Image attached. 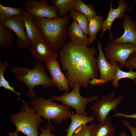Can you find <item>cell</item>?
Returning <instances> with one entry per match:
<instances>
[{"label": "cell", "instance_id": "cell-6", "mask_svg": "<svg viewBox=\"0 0 136 136\" xmlns=\"http://www.w3.org/2000/svg\"><path fill=\"white\" fill-rule=\"evenodd\" d=\"M81 87L79 83H75L72 90L70 92H64L59 96L52 95L51 98L53 100L61 101L62 104L73 108L76 112L79 115L87 116L88 114L85 111L86 106L89 103L95 101L99 97L96 95L89 98L82 96L79 92Z\"/></svg>", "mask_w": 136, "mask_h": 136}, {"label": "cell", "instance_id": "cell-9", "mask_svg": "<svg viewBox=\"0 0 136 136\" xmlns=\"http://www.w3.org/2000/svg\"><path fill=\"white\" fill-rule=\"evenodd\" d=\"M46 0H28L24 3L25 11L33 16L52 19L59 17L54 6L48 5Z\"/></svg>", "mask_w": 136, "mask_h": 136}, {"label": "cell", "instance_id": "cell-15", "mask_svg": "<svg viewBox=\"0 0 136 136\" xmlns=\"http://www.w3.org/2000/svg\"><path fill=\"white\" fill-rule=\"evenodd\" d=\"M122 25L124 32L121 37L113 38L111 42L114 43H130L136 46V25L135 23L127 14L124 15Z\"/></svg>", "mask_w": 136, "mask_h": 136}, {"label": "cell", "instance_id": "cell-18", "mask_svg": "<svg viewBox=\"0 0 136 136\" xmlns=\"http://www.w3.org/2000/svg\"><path fill=\"white\" fill-rule=\"evenodd\" d=\"M115 129L107 117L103 123L94 124L91 130V136H115Z\"/></svg>", "mask_w": 136, "mask_h": 136}, {"label": "cell", "instance_id": "cell-1", "mask_svg": "<svg viewBox=\"0 0 136 136\" xmlns=\"http://www.w3.org/2000/svg\"><path fill=\"white\" fill-rule=\"evenodd\" d=\"M88 47L75 44L70 41L59 52L61 69L65 71L71 88L76 83L87 88L91 80L98 78L97 58L95 57L96 50L94 47Z\"/></svg>", "mask_w": 136, "mask_h": 136}, {"label": "cell", "instance_id": "cell-30", "mask_svg": "<svg viewBox=\"0 0 136 136\" xmlns=\"http://www.w3.org/2000/svg\"><path fill=\"white\" fill-rule=\"evenodd\" d=\"M40 129L41 133L39 136H57L54 133H51L50 127L49 124H47V127L46 129L41 128Z\"/></svg>", "mask_w": 136, "mask_h": 136}, {"label": "cell", "instance_id": "cell-20", "mask_svg": "<svg viewBox=\"0 0 136 136\" xmlns=\"http://www.w3.org/2000/svg\"><path fill=\"white\" fill-rule=\"evenodd\" d=\"M88 20V33L89 35L88 39L90 45L96 40V35L101 28L104 21L103 17L100 15Z\"/></svg>", "mask_w": 136, "mask_h": 136}, {"label": "cell", "instance_id": "cell-27", "mask_svg": "<svg viewBox=\"0 0 136 136\" xmlns=\"http://www.w3.org/2000/svg\"><path fill=\"white\" fill-rule=\"evenodd\" d=\"M128 78L134 81L136 79V72L132 71L126 72L117 67L115 73V77L112 81V84L115 88H117L119 85V81L121 79Z\"/></svg>", "mask_w": 136, "mask_h": 136}, {"label": "cell", "instance_id": "cell-31", "mask_svg": "<svg viewBox=\"0 0 136 136\" xmlns=\"http://www.w3.org/2000/svg\"><path fill=\"white\" fill-rule=\"evenodd\" d=\"M122 123L129 129L131 133L132 136H136V124L135 126L133 127L131 126L127 121L125 120H122Z\"/></svg>", "mask_w": 136, "mask_h": 136}, {"label": "cell", "instance_id": "cell-11", "mask_svg": "<svg viewBox=\"0 0 136 136\" xmlns=\"http://www.w3.org/2000/svg\"><path fill=\"white\" fill-rule=\"evenodd\" d=\"M1 23L15 33L17 37L16 44L19 48L23 49L30 47L31 45L24 30L22 14L7 19Z\"/></svg>", "mask_w": 136, "mask_h": 136}, {"label": "cell", "instance_id": "cell-10", "mask_svg": "<svg viewBox=\"0 0 136 136\" xmlns=\"http://www.w3.org/2000/svg\"><path fill=\"white\" fill-rule=\"evenodd\" d=\"M97 45L99 53L97 63L99 73V79L103 85L112 81L117 68L122 67L120 64L118 65V63L112 64L107 61L102 51L101 40Z\"/></svg>", "mask_w": 136, "mask_h": 136}, {"label": "cell", "instance_id": "cell-4", "mask_svg": "<svg viewBox=\"0 0 136 136\" xmlns=\"http://www.w3.org/2000/svg\"><path fill=\"white\" fill-rule=\"evenodd\" d=\"M53 100L51 98L39 97L29 101L37 113L48 120L52 131L54 128L51 123V120L54 123L59 124L70 118L71 114L70 107L63 104H58Z\"/></svg>", "mask_w": 136, "mask_h": 136}, {"label": "cell", "instance_id": "cell-33", "mask_svg": "<svg viewBox=\"0 0 136 136\" xmlns=\"http://www.w3.org/2000/svg\"><path fill=\"white\" fill-rule=\"evenodd\" d=\"M18 132L16 131L13 133L9 132V133L8 136H18Z\"/></svg>", "mask_w": 136, "mask_h": 136}, {"label": "cell", "instance_id": "cell-28", "mask_svg": "<svg viewBox=\"0 0 136 136\" xmlns=\"http://www.w3.org/2000/svg\"><path fill=\"white\" fill-rule=\"evenodd\" d=\"M94 124L81 125L75 131L72 136H91V130Z\"/></svg>", "mask_w": 136, "mask_h": 136}, {"label": "cell", "instance_id": "cell-2", "mask_svg": "<svg viewBox=\"0 0 136 136\" xmlns=\"http://www.w3.org/2000/svg\"><path fill=\"white\" fill-rule=\"evenodd\" d=\"M33 22L43 37L54 52L56 53L65 44L67 26L70 21L69 15L49 19L33 16Z\"/></svg>", "mask_w": 136, "mask_h": 136}, {"label": "cell", "instance_id": "cell-7", "mask_svg": "<svg viewBox=\"0 0 136 136\" xmlns=\"http://www.w3.org/2000/svg\"><path fill=\"white\" fill-rule=\"evenodd\" d=\"M105 56L111 64L119 62L122 67L125 66V63L130 55L136 51V46L130 43L107 44L105 48Z\"/></svg>", "mask_w": 136, "mask_h": 136}, {"label": "cell", "instance_id": "cell-25", "mask_svg": "<svg viewBox=\"0 0 136 136\" xmlns=\"http://www.w3.org/2000/svg\"><path fill=\"white\" fill-rule=\"evenodd\" d=\"M9 65V62L8 61H6L3 63L1 62V60H0V87L4 88L6 90L11 91L16 93L19 97V99L21 100L20 95L21 93L15 91L14 90L15 87L11 86L9 82L5 78L4 73L7 70Z\"/></svg>", "mask_w": 136, "mask_h": 136}, {"label": "cell", "instance_id": "cell-22", "mask_svg": "<svg viewBox=\"0 0 136 136\" xmlns=\"http://www.w3.org/2000/svg\"><path fill=\"white\" fill-rule=\"evenodd\" d=\"M73 9L81 13L88 19L93 18L97 15L91 4L86 5L82 0H76Z\"/></svg>", "mask_w": 136, "mask_h": 136}, {"label": "cell", "instance_id": "cell-17", "mask_svg": "<svg viewBox=\"0 0 136 136\" xmlns=\"http://www.w3.org/2000/svg\"><path fill=\"white\" fill-rule=\"evenodd\" d=\"M67 36L71 41L76 44L89 47L90 45L87 38L76 21H73L68 28Z\"/></svg>", "mask_w": 136, "mask_h": 136}, {"label": "cell", "instance_id": "cell-8", "mask_svg": "<svg viewBox=\"0 0 136 136\" xmlns=\"http://www.w3.org/2000/svg\"><path fill=\"white\" fill-rule=\"evenodd\" d=\"M123 100V97L121 95L115 98L114 92L113 91L110 95L102 96L100 99L97 101L90 109L96 116L97 121L103 123L111 111L117 112V107Z\"/></svg>", "mask_w": 136, "mask_h": 136}, {"label": "cell", "instance_id": "cell-24", "mask_svg": "<svg viewBox=\"0 0 136 136\" xmlns=\"http://www.w3.org/2000/svg\"><path fill=\"white\" fill-rule=\"evenodd\" d=\"M23 8L20 7L5 6L0 3V23L6 19L22 14Z\"/></svg>", "mask_w": 136, "mask_h": 136}, {"label": "cell", "instance_id": "cell-5", "mask_svg": "<svg viewBox=\"0 0 136 136\" xmlns=\"http://www.w3.org/2000/svg\"><path fill=\"white\" fill-rule=\"evenodd\" d=\"M10 118L15 126L16 131L21 132L26 136H39L38 130L43 120L27 103L23 101L22 109L11 115Z\"/></svg>", "mask_w": 136, "mask_h": 136}, {"label": "cell", "instance_id": "cell-12", "mask_svg": "<svg viewBox=\"0 0 136 136\" xmlns=\"http://www.w3.org/2000/svg\"><path fill=\"white\" fill-rule=\"evenodd\" d=\"M56 57H54L45 63L51 79L56 87L60 91L68 92L70 87L68 79L61 71Z\"/></svg>", "mask_w": 136, "mask_h": 136}, {"label": "cell", "instance_id": "cell-35", "mask_svg": "<svg viewBox=\"0 0 136 136\" xmlns=\"http://www.w3.org/2000/svg\"><path fill=\"white\" fill-rule=\"evenodd\" d=\"M133 81L134 83L136 84V79Z\"/></svg>", "mask_w": 136, "mask_h": 136}, {"label": "cell", "instance_id": "cell-21", "mask_svg": "<svg viewBox=\"0 0 136 136\" xmlns=\"http://www.w3.org/2000/svg\"><path fill=\"white\" fill-rule=\"evenodd\" d=\"M15 40L12 30L0 23V49H9Z\"/></svg>", "mask_w": 136, "mask_h": 136}, {"label": "cell", "instance_id": "cell-26", "mask_svg": "<svg viewBox=\"0 0 136 136\" xmlns=\"http://www.w3.org/2000/svg\"><path fill=\"white\" fill-rule=\"evenodd\" d=\"M70 18L73 21H76L83 30L85 35H88V19L80 12L76 11L72 9L70 10L69 15Z\"/></svg>", "mask_w": 136, "mask_h": 136}, {"label": "cell", "instance_id": "cell-13", "mask_svg": "<svg viewBox=\"0 0 136 136\" xmlns=\"http://www.w3.org/2000/svg\"><path fill=\"white\" fill-rule=\"evenodd\" d=\"M117 3L118 5L116 8L113 7L112 1H110V8L108 14L105 20L104 21L101 28V37H103L104 33L107 30L109 31V40H111L113 38L111 32V27L114 20L117 18L121 19L125 15V13L127 7V4L123 0H118Z\"/></svg>", "mask_w": 136, "mask_h": 136}, {"label": "cell", "instance_id": "cell-29", "mask_svg": "<svg viewBox=\"0 0 136 136\" xmlns=\"http://www.w3.org/2000/svg\"><path fill=\"white\" fill-rule=\"evenodd\" d=\"M125 66L129 71H132L136 68V51L130 55L126 62Z\"/></svg>", "mask_w": 136, "mask_h": 136}, {"label": "cell", "instance_id": "cell-19", "mask_svg": "<svg viewBox=\"0 0 136 136\" xmlns=\"http://www.w3.org/2000/svg\"><path fill=\"white\" fill-rule=\"evenodd\" d=\"M71 124L65 130L67 133L66 136H72L75 131L81 125H86L89 122H93L94 119L92 115L88 117L79 115L73 111L70 116Z\"/></svg>", "mask_w": 136, "mask_h": 136}, {"label": "cell", "instance_id": "cell-32", "mask_svg": "<svg viewBox=\"0 0 136 136\" xmlns=\"http://www.w3.org/2000/svg\"><path fill=\"white\" fill-rule=\"evenodd\" d=\"M113 116L115 117H121L126 118H132L136 119V114L128 115L117 112L115 113Z\"/></svg>", "mask_w": 136, "mask_h": 136}, {"label": "cell", "instance_id": "cell-34", "mask_svg": "<svg viewBox=\"0 0 136 136\" xmlns=\"http://www.w3.org/2000/svg\"><path fill=\"white\" fill-rule=\"evenodd\" d=\"M118 136H127V132L124 131H122Z\"/></svg>", "mask_w": 136, "mask_h": 136}, {"label": "cell", "instance_id": "cell-23", "mask_svg": "<svg viewBox=\"0 0 136 136\" xmlns=\"http://www.w3.org/2000/svg\"><path fill=\"white\" fill-rule=\"evenodd\" d=\"M50 1L56 8L58 16L61 17L66 16L68 12L73 8L76 0H52Z\"/></svg>", "mask_w": 136, "mask_h": 136}, {"label": "cell", "instance_id": "cell-16", "mask_svg": "<svg viewBox=\"0 0 136 136\" xmlns=\"http://www.w3.org/2000/svg\"><path fill=\"white\" fill-rule=\"evenodd\" d=\"M22 13L26 33L31 45L41 39L43 37L33 22V16L26 12L23 9L22 10Z\"/></svg>", "mask_w": 136, "mask_h": 136}, {"label": "cell", "instance_id": "cell-3", "mask_svg": "<svg viewBox=\"0 0 136 136\" xmlns=\"http://www.w3.org/2000/svg\"><path fill=\"white\" fill-rule=\"evenodd\" d=\"M45 69L41 62L38 61L33 69H29L17 66H13L11 71L14 74L17 80L24 82L26 85L28 89L27 96L33 100L36 97V93L33 90L35 86L39 85L44 88L56 87Z\"/></svg>", "mask_w": 136, "mask_h": 136}, {"label": "cell", "instance_id": "cell-14", "mask_svg": "<svg viewBox=\"0 0 136 136\" xmlns=\"http://www.w3.org/2000/svg\"><path fill=\"white\" fill-rule=\"evenodd\" d=\"M29 50L35 59L40 62H46L51 58L57 57V53L54 52L43 38L31 45Z\"/></svg>", "mask_w": 136, "mask_h": 136}, {"label": "cell", "instance_id": "cell-36", "mask_svg": "<svg viewBox=\"0 0 136 136\" xmlns=\"http://www.w3.org/2000/svg\"></svg>", "mask_w": 136, "mask_h": 136}]
</instances>
